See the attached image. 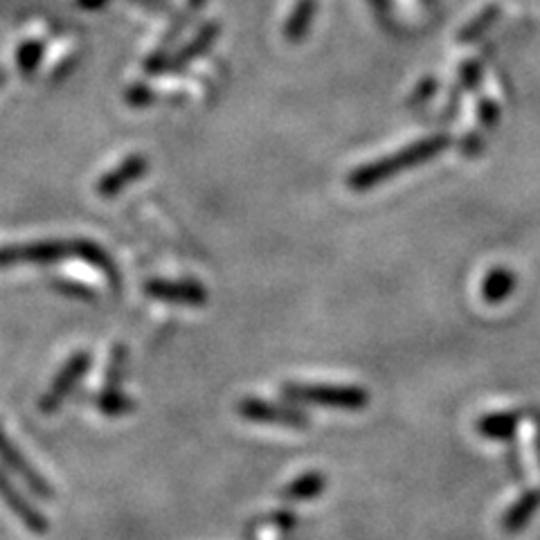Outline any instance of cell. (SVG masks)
<instances>
[{
	"label": "cell",
	"mask_w": 540,
	"mask_h": 540,
	"mask_svg": "<svg viewBox=\"0 0 540 540\" xmlns=\"http://www.w3.org/2000/svg\"><path fill=\"white\" fill-rule=\"evenodd\" d=\"M448 147H450L448 135L444 133L430 135V138L414 142L410 147L390 153V156L369 162L365 167H358L354 174L349 176V187L354 189V192H367V189L385 183L387 178L401 174L405 169L423 165V162L439 156V153Z\"/></svg>",
	"instance_id": "1"
},
{
	"label": "cell",
	"mask_w": 540,
	"mask_h": 540,
	"mask_svg": "<svg viewBox=\"0 0 540 540\" xmlns=\"http://www.w3.org/2000/svg\"><path fill=\"white\" fill-rule=\"evenodd\" d=\"M5 81H7V72L0 68V86H5Z\"/></svg>",
	"instance_id": "29"
},
{
	"label": "cell",
	"mask_w": 540,
	"mask_h": 540,
	"mask_svg": "<svg viewBox=\"0 0 540 540\" xmlns=\"http://www.w3.org/2000/svg\"><path fill=\"white\" fill-rule=\"evenodd\" d=\"M90 367V356L86 351H79V354L70 356L68 363L61 367V372L54 378L52 385L45 390L41 396L39 408L43 414H52L54 410L61 408V403L68 399V394L75 390L77 383L81 381V376L86 374V369Z\"/></svg>",
	"instance_id": "4"
},
{
	"label": "cell",
	"mask_w": 540,
	"mask_h": 540,
	"mask_svg": "<svg viewBox=\"0 0 540 540\" xmlns=\"http://www.w3.org/2000/svg\"><path fill=\"white\" fill-rule=\"evenodd\" d=\"M97 405L106 417H120V414L133 410V401L122 394V390H102L97 396Z\"/></svg>",
	"instance_id": "19"
},
{
	"label": "cell",
	"mask_w": 540,
	"mask_h": 540,
	"mask_svg": "<svg viewBox=\"0 0 540 540\" xmlns=\"http://www.w3.org/2000/svg\"><path fill=\"white\" fill-rule=\"evenodd\" d=\"M435 86H437L435 79H426V81H423V84L419 86V93L412 95V102L414 104H421L423 99H428L432 93H435Z\"/></svg>",
	"instance_id": "25"
},
{
	"label": "cell",
	"mask_w": 540,
	"mask_h": 540,
	"mask_svg": "<svg viewBox=\"0 0 540 540\" xmlns=\"http://www.w3.org/2000/svg\"><path fill=\"white\" fill-rule=\"evenodd\" d=\"M500 16V7L498 5H489L486 9H482L480 14H477L471 23H468L462 32H459L457 41L459 43H473L480 39L482 34H486V30L495 23V18Z\"/></svg>",
	"instance_id": "17"
},
{
	"label": "cell",
	"mask_w": 540,
	"mask_h": 540,
	"mask_svg": "<svg viewBox=\"0 0 540 540\" xmlns=\"http://www.w3.org/2000/svg\"><path fill=\"white\" fill-rule=\"evenodd\" d=\"M126 358H129V349L124 345H115L111 351V360L106 367V383L104 390H120V383L126 372Z\"/></svg>",
	"instance_id": "20"
},
{
	"label": "cell",
	"mask_w": 540,
	"mask_h": 540,
	"mask_svg": "<svg viewBox=\"0 0 540 540\" xmlns=\"http://www.w3.org/2000/svg\"><path fill=\"white\" fill-rule=\"evenodd\" d=\"M70 257H75V239L0 246V268L16 264H50V261H61Z\"/></svg>",
	"instance_id": "3"
},
{
	"label": "cell",
	"mask_w": 540,
	"mask_h": 540,
	"mask_svg": "<svg viewBox=\"0 0 540 540\" xmlns=\"http://www.w3.org/2000/svg\"><path fill=\"white\" fill-rule=\"evenodd\" d=\"M219 32H221V25L219 23H207L203 25L201 30H198V34L194 36L192 41H189L183 50L171 54V57L165 61V66H162L160 72H180L183 68H187L189 63L196 61L201 54H205L207 50L212 48L214 41L219 39Z\"/></svg>",
	"instance_id": "10"
},
{
	"label": "cell",
	"mask_w": 540,
	"mask_h": 540,
	"mask_svg": "<svg viewBox=\"0 0 540 540\" xmlns=\"http://www.w3.org/2000/svg\"><path fill=\"white\" fill-rule=\"evenodd\" d=\"M477 79H480V66H477V61H471L462 70V86L473 88L477 84Z\"/></svg>",
	"instance_id": "22"
},
{
	"label": "cell",
	"mask_w": 540,
	"mask_h": 540,
	"mask_svg": "<svg viewBox=\"0 0 540 540\" xmlns=\"http://www.w3.org/2000/svg\"><path fill=\"white\" fill-rule=\"evenodd\" d=\"M45 52V43L43 41H27L23 43L21 48L16 52V68L25 79H30L36 68H39V63L43 59Z\"/></svg>",
	"instance_id": "18"
},
{
	"label": "cell",
	"mask_w": 540,
	"mask_h": 540,
	"mask_svg": "<svg viewBox=\"0 0 540 540\" xmlns=\"http://www.w3.org/2000/svg\"><path fill=\"white\" fill-rule=\"evenodd\" d=\"M423 3H430V0H423Z\"/></svg>",
	"instance_id": "30"
},
{
	"label": "cell",
	"mask_w": 540,
	"mask_h": 540,
	"mask_svg": "<svg viewBox=\"0 0 540 540\" xmlns=\"http://www.w3.org/2000/svg\"><path fill=\"white\" fill-rule=\"evenodd\" d=\"M205 0H187V5L183 9V14L174 18V23L167 27L165 36H162L160 43L153 48L151 57L144 63V70H147V75H160L162 66H165V61L171 57V48H174L176 41L183 36V32L189 27V23L194 21V18L203 12Z\"/></svg>",
	"instance_id": "5"
},
{
	"label": "cell",
	"mask_w": 540,
	"mask_h": 540,
	"mask_svg": "<svg viewBox=\"0 0 540 540\" xmlns=\"http://www.w3.org/2000/svg\"><path fill=\"white\" fill-rule=\"evenodd\" d=\"M57 288L61 293H66V295H72V297H84V300H88L90 293L86 286H81V284H70V282H57Z\"/></svg>",
	"instance_id": "23"
},
{
	"label": "cell",
	"mask_w": 540,
	"mask_h": 540,
	"mask_svg": "<svg viewBox=\"0 0 540 540\" xmlns=\"http://www.w3.org/2000/svg\"><path fill=\"white\" fill-rule=\"evenodd\" d=\"M104 3L106 0H79V5L86 7V9H97V7H102Z\"/></svg>",
	"instance_id": "28"
},
{
	"label": "cell",
	"mask_w": 540,
	"mask_h": 540,
	"mask_svg": "<svg viewBox=\"0 0 540 540\" xmlns=\"http://www.w3.org/2000/svg\"><path fill=\"white\" fill-rule=\"evenodd\" d=\"M540 509V493L529 491L516 500V504H511V509L504 513L502 527L507 531H520L531 520V516Z\"/></svg>",
	"instance_id": "15"
},
{
	"label": "cell",
	"mask_w": 540,
	"mask_h": 540,
	"mask_svg": "<svg viewBox=\"0 0 540 540\" xmlns=\"http://www.w3.org/2000/svg\"><path fill=\"white\" fill-rule=\"evenodd\" d=\"M133 3H138L140 7L149 9V12H167L169 9L167 0H133Z\"/></svg>",
	"instance_id": "27"
},
{
	"label": "cell",
	"mask_w": 540,
	"mask_h": 540,
	"mask_svg": "<svg viewBox=\"0 0 540 540\" xmlns=\"http://www.w3.org/2000/svg\"><path fill=\"white\" fill-rule=\"evenodd\" d=\"M480 117L486 126H491L495 124V120H498V108H495L491 102H480Z\"/></svg>",
	"instance_id": "26"
},
{
	"label": "cell",
	"mask_w": 540,
	"mask_h": 540,
	"mask_svg": "<svg viewBox=\"0 0 540 540\" xmlns=\"http://www.w3.org/2000/svg\"><path fill=\"white\" fill-rule=\"evenodd\" d=\"M513 288H516V275L509 268H493L482 279V297L489 304L504 302L513 293Z\"/></svg>",
	"instance_id": "12"
},
{
	"label": "cell",
	"mask_w": 540,
	"mask_h": 540,
	"mask_svg": "<svg viewBox=\"0 0 540 540\" xmlns=\"http://www.w3.org/2000/svg\"><path fill=\"white\" fill-rule=\"evenodd\" d=\"M286 399L327 405V408H342V410H360L369 403V394L363 387L354 385H311V383H288L282 387Z\"/></svg>",
	"instance_id": "2"
},
{
	"label": "cell",
	"mask_w": 540,
	"mask_h": 540,
	"mask_svg": "<svg viewBox=\"0 0 540 540\" xmlns=\"http://www.w3.org/2000/svg\"><path fill=\"white\" fill-rule=\"evenodd\" d=\"M147 295L153 300L169 302V304H187V306H201L207 300V291L203 284L187 282V279H151L144 286Z\"/></svg>",
	"instance_id": "7"
},
{
	"label": "cell",
	"mask_w": 540,
	"mask_h": 540,
	"mask_svg": "<svg viewBox=\"0 0 540 540\" xmlns=\"http://www.w3.org/2000/svg\"><path fill=\"white\" fill-rule=\"evenodd\" d=\"M324 484H327V477L318 471H309L300 477H295L291 484H286V489L282 491V498L288 502L313 500L315 495H320L324 491Z\"/></svg>",
	"instance_id": "13"
},
{
	"label": "cell",
	"mask_w": 540,
	"mask_h": 540,
	"mask_svg": "<svg viewBox=\"0 0 540 540\" xmlns=\"http://www.w3.org/2000/svg\"><path fill=\"white\" fill-rule=\"evenodd\" d=\"M0 459H3V462L12 468L18 477H23V482L30 486L32 493H36L39 498H45V500L52 498L54 491H52V486L48 484V480H45V477L36 471V468L27 462L21 453H18L16 446L7 439L3 428H0Z\"/></svg>",
	"instance_id": "8"
},
{
	"label": "cell",
	"mask_w": 540,
	"mask_h": 540,
	"mask_svg": "<svg viewBox=\"0 0 540 540\" xmlns=\"http://www.w3.org/2000/svg\"><path fill=\"white\" fill-rule=\"evenodd\" d=\"M126 102L133 108H142L153 102V90L144 84H135L126 90Z\"/></svg>",
	"instance_id": "21"
},
{
	"label": "cell",
	"mask_w": 540,
	"mask_h": 540,
	"mask_svg": "<svg viewBox=\"0 0 540 540\" xmlns=\"http://www.w3.org/2000/svg\"><path fill=\"white\" fill-rule=\"evenodd\" d=\"M0 498L7 502V507L12 509L14 516L21 520L25 529H30L32 534H45V531H48V518H45L39 509H34L32 504L14 489L3 473H0Z\"/></svg>",
	"instance_id": "11"
},
{
	"label": "cell",
	"mask_w": 540,
	"mask_h": 540,
	"mask_svg": "<svg viewBox=\"0 0 540 540\" xmlns=\"http://www.w3.org/2000/svg\"><path fill=\"white\" fill-rule=\"evenodd\" d=\"M313 16H315V0H297L291 18H288V23L284 27V39L288 43H300L311 30Z\"/></svg>",
	"instance_id": "14"
},
{
	"label": "cell",
	"mask_w": 540,
	"mask_h": 540,
	"mask_svg": "<svg viewBox=\"0 0 540 540\" xmlns=\"http://www.w3.org/2000/svg\"><path fill=\"white\" fill-rule=\"evenodd\" d=\"M239 414L248 421L257 423H275V426H288V428H306L309 426V417L295 408H286V405L268 403L261 399H243L239 401Z\"/></svg>",
	"instance_id": "6"
},
{
	"label": "cell",
	"mask_w": 540,
	"mask_h": 540,
	"mask_svg": "<svg viewBox=\"0 0 540 540\" xmlns=\"http://www.w3.org/2000/svg\"><path fill=\"white\" fill-rule=\"evenodd\" d=\"M270 518H273L275 525H279L282 529H293L295 527V513L288 511V509H279Z\"/></svg>",
	"instance_id": "24"
},
{
	"label": "cell",
	"mask_w": 540,
	"mask_h": 540,
	"mask_svg": "<svg viewBox=\"0 0 540 540\" xmlns=\"http://www.w3.org/2000/svg\"><path fill=\"white\" fill-rule=\"evenodd\" d=\"M518 428L516 412H495L477 421V432L489 439H511Z\"/></svg>",
	"instance_id": "16"
},
{
	"label": "cell",
	"mask_w": 540,
	"mask_h": 540,
	"mask_svg": "<svg viewBox=\"0 0 540 540\" xmlns=\"http://www.w3.org/2000/svg\"><path fill=\"white\" fill-rule=\"evenodd\" d=\"M149 171V158L147 156H129L122 160L113 171H108L97 183V194L102 198H113L126 187L133 185L135 180Z\"/></svg>",
	"instance_id": "9"
}]
</instances>
